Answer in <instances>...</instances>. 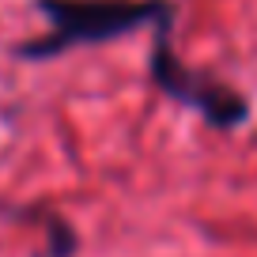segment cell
I'll return each mask as SVG.
<instances>
[{"label": "cell", "mask_w": 257, "mask_h": 257, "mask_svg": "<svg viewBox=\"0 0 257 257\" xmlns=\"http://www.w3.org/2000/svg\"><path fill=\"white\" fill-rule=\"evenodd\" d=\"M152 80L163 95L178 98V102L201 110L212 125L219 128H234L246 121L249 106L238 91H231L227 83H216V80H204V76L189 72L182 61L174 57L170 49V19L155 23V38H152Z\"/></svg>", "instance_id": "obj_2"}, {"label": "cell", "mask_w": 257, "mask_h": 257, "mask_svg": "<svg viewBox=\"0 0 257 257\" xmlns=\"http://www.w3.org/2000/svg\"><path fill=\"white\" fill-rule=\"evenodd\" d=\"M42 223H49V238H53V249L46 257H68L72 253V231L61 223L57 216H42Z\"/></svg>", "instance_id": "obj_3"}, {"label": "cell", "mask_w": 257, "mask_h": 257, "mask_svg": "<svg viewBox=\"0 0 257 257\" xmlns=\"http://www.w3.org/2000/svg\"><path fill=\"white\" fill-rule=\"evenodd\" d=\"M38 12L49 19V31L16 49L19 57H31V61H46L76 46L110 42L140 27L174 19L170 0H38Z\"/></svg>", "instance_id": "obj_1"}]
</instances>
